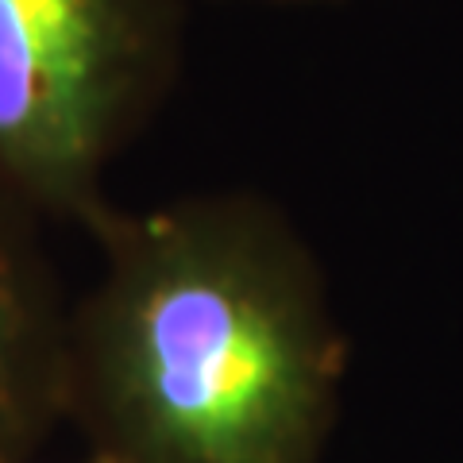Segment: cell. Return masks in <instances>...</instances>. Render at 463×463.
Listing matches in <instances>:
<instances>
[{"mask_svg": "<svg viewBox=\"0 0 463 463\" xmlns=\"http://www.w3.org/2000/svg\"><path fill=\"white\" fill-rule=\"evenodd\" d=\"M0 463H16V459H0ZM81 463H120V459H112V456H105V452H90Z\"/></svg>", "mask_w": 463, "mask_h": 463, "instance_id": "4", "label": "cell"}, {"mask_svg": "<svg viewBox=\"0 0 463 463\" xmlns=\"http://www.w3.org/2000/svg\"><path fill=\"white\" fill-rule=\"evenodd\" d=\"M170 58L166 0H0V194L97 228Z\"/></svg>", "mask_w": 463, "mask_h": 463, "instance_id": "2", "label": "cell"}, {"mask_svg": "<svg viewBox=\"0 0 463 463\" xmlns=\"http://www.w3.org/2000/svg\"><path fill=\"white\" fill-rule=\"evenodd\" d=\"M105 270L70 317V398L120 463H321L344 336L301 240L251 197L97 228Z\"/></svg>", "mask_w": 463, "mask_h": 463, "instance_id": "1", "label": "cell"}, {"mask_svg": "<svg viewBox=\"0 0 463 463\" xmlns=\"http://www.w3.org/2000/svg\"><path fill=\"white\" fill-rule=\"evenodd\" d=\"M70 321L24 236V209L0 194V459H16L70 398Z\"/></svg>", "mask_w": 463, "mask_h": 463, "instance_id": "3", "label": "cell"}]
</instances>
